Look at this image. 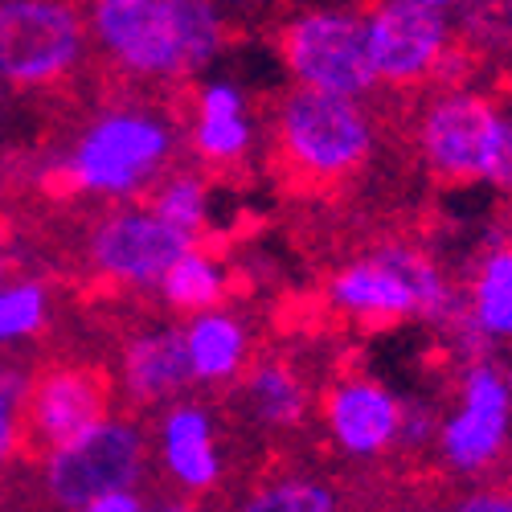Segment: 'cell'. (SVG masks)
Returning <instances> with one entry per match:
<instances>
[{
  "instance_id": "2",
  "label": "cell",
  "mask_w": 512,
  "mask_h": 512,
  "mask_svg": "<svg viewBox=\"0 0 512 512\" xmlns=\"http://www.w3.org/2000/svg\"><path fill=\"white\" fill-rule=\"evenodd\" d=\"M119 410L115 365L91 340L54 332L37 353L17 406V463L41 472Z\"/></svg>"
},
{
  "instance_id": "13",
  "label": "cell",
  "mask_w": 512,
  "mask_h": 512,
  "mask_svg": "<svg viewBox=\"0 0 512 512\" xmlns=\"http://www.w3.org/2000/svg\"><path fill=\"white\" fill-rule=\"evenodd\" d=\"M320 295L345 336L349 332H361V336L394 332L398 324L418 316V300H414L410 283L398 275V267L386 254H377V250L361 254L349 267H340Z\"/></svg>"
},
{
  "instance_id": "26",
  "label": "cell",
  "mask_w": 512,
  "mask_h": 512,
  "mask_svg": "<svg viewBox=\"0 0 512 512\" xmlns=\"http://www.w3.org/2000/svg\"><path fill=\"white\" fill-rule=\"evenodd\" d=\"M414 5H426V9H443V5H455V0H414Z\"/></svg>"
},
{
  "instance_id": "6",
  "label": "cell",
  "mask_w": 512,
  "mask_h": 512,
  "mask_svg": "<svg viewBox=\"0 0 512 512\" xmlns=\"http://www.w3.org/2000/svg\"><path fill=\"white\" fill-rule=\"evenodd\" d=\"M91 58L136 82H189L181 29L164 0H87Z\"/></svg>"
},
{
  "instance_id": "14",
  "label": "cell",
  "mask_w": 512,
  "mask_h": 512,
  "mask_svg": "<svg viewBox=\"0 0 512 512\" xmlns=\"http://www.w3.org/2000/svg\"><path fill=\"white\" fill-rule=\"evenodd\" d=\"M189 156L197 173L209 181L242 185L250 177V123L242 115V95L226 82L205 87L197 95L193 127H189Z\"/></svg>"
},
{
  "instance_id": "17",
  "label": "cell",
  "mask_w": 512,
  "mask_h": 512,
  "mask_svg": "<svg viewBox=\"0 0 512 512\" xmlns=\"http://www.w3.org/2000/svg\"><path fill=\"white\" fill-rule=\"evenodd\" d=\"M459 37L492 66L512 62V0H455Z\"/></svg>"
},
{
  "instance_id": "12",
  "label": "cell",
  "mask_w": 512,
  "mask_h": 512,
  "mask_svg": "<svg viewBox=\"0 0 512 512\" xmlns=\"http://www.w3.org/2000/svg\"><path fill=\"white\" fill-rule=\"evenodd\" d=\"M111 365L119 381L115 418H148L160 406L177 402L193 381L181 328H148V324L132 328L127 336H119Z\"/></svg>"
},
{
  "instance_id": "9",
  "label": "cell",
  "mask_w": 512,
  "mask_h": 512,
  "mask_svg": "<svg viewBox=\"0 0 512 512\" xmlns=\"http://www.w3.org/2000/svg\"><path fill=\"white\" fill-rule=\"evenodd\" d=\"M496 132V107L480 91H447L426 103L418 119V152L439 189L484 181L488 148Z\"/></svg>"
},
{
  "instance_id": "10",
  "label": "cell",
  "mask_w": 512,
  "mask_h": 512,
  "mask_svg": "<svg viewBox=\"0 0 512 512\" xmlns=\"http://www.w3.org/2000/svg\"><path fill=\"white\" fill-rule=\"evenodd\" d=\"M451 25L439 9L414 5V0H381L365 17V41L373 74L402 91H431L439 58L451 46Z\"/></svg>"
},
{
  "instance_id": "16",
  "label": "cell",
  "mask_w": 512,
  "mask_h": 512,
  "mask_svg": "<svg viewBox=\"0 0 512 512\" xmlns=\"http://www.w3.org/2000/svg\"><path fill=\"white\" fill-rule=\"evenodd\" d=\"M160 304L173 316H197V312H218L230 304V279L218 271V263L205 250H189L160 275Z\"/></svg>"
},
{
  "instance_id": "20",
  "label": "cell",
  "mask_w": 512,
  "mask_h": 512,
  "mask_svg": "<svg viewBox=\"0 0 512 512\" xmlns=\"http://www.w3.org/2000/svg\"><path fill=\"white\" fill-rule=\"evenodd\" d=\"M46 312H50V295L41 279L5 287L0 291V340L46 332Z\"/></svg>"
},
{
  "instance_id": "4",
  "label": "cell",
  "mask_w": 512,
  "mask_h": 512,
  "mask_svg": "<svg viewBox=\"0 0 512 512\" xmlns=\"http://www.w3.org/2000/svg\"><path fill=\"white\" fill-rule=\"evenodd\" d=\"M316 418L324 422V447L340 463L377 467L398 439L402 402L365 373V353L345 340L320 377Z\"/></svg>"
},
{
  "instance_id": "15",
  "label": "cell",
  "mask_w": 512,
  "mask_h": 512,
  "mask_svg": "<svg viewBox=\"0 0 512 512\" xmlns=\"http://www.w3.org/2000/svg\"><path fill=\"white\" fill-rule=\"evenodd\" d=\"M185 349H189V365H193V381H209V386H222L230 381L246 353H250V332L238 316L230 312H205L189 324L185 332Z\"/></svg>"
},
{
  "instance_id": "5",
  "label": "cell",
  "mask_w": 512,
  "mask_h": 512,
  "mask_svg": "<svg viewBox=\"0 0 512 512\" xmlns=\"http://www.w3.org/2000/svg\"><path fill=\"white\" fill-rule=\"evenodd\" d=\"M152 472L148 418H111L41 467V508L78 512L111 492L144 488Z\"/></svg>"
},
{
  "instance_id": "18",
  "label": "cell",
  "mask_w": 512,
  "mask_h": 512,
  "mask_svg": "<svg viewBox=\"0 0 512 512\" xmlns=\"http://www.w3.org/2000/svg\"><path fill=\"white\" fill-rule=\"evenodd\" d=\"M164 5H168V13H173V21L181 29L185 66L193 74L197 66H205L213 54L226 46L230 29H226V21H222V13H218L213 0H164Z\"/></svg>"
},
{
  "instance_id": "3",
  "label": "cell",
  "mask_w": 512,
  "mask_h": 512,
  "mask_svg": "<svg viewBox=\"0 0 512 512\" xmlns=\"http://www.w3.org/2000/svg\"><path fill=\"white\" fill-rule=\"evenodd\" d=\"M87 66V0H0V82L41 99L78 82Z\"/></svg>"
},
{
  "instance_id": "19",
  "label": "cell",
  "mask_w": 512,
  "mask_h": 512,
  "mask_svg": "<svg viewBox=\"0 0 512 512\" xmlns=\"http://www.w3.org/2000/svg\"><path fill=\"white\" fill-rule=\"evenodd\" d=\"M426 512H512V484L500 476L459 480L451 476L426 504Z\"/></svg>"
},
{
  "instance_id": "25",
  "label": "cell",
  "mask_w": 512,
  "mask_h": 512,
  "mask_svg": "<svg viewBox=\"0 0 512 512\" xmlns=\"http://www.w3.org/2000/svg\"><path fill=\"white\" fill-rule=\"evenodd\" d=\"M496 242H512V209H508V222L500 226V234H496Z\"/></svg>"
},
{
  "instance_id": "27",
  "label": "cell",
  "mask_w": 512,
  "mask_h": 512,
  "mask_svg": "<svg viewBox=\"0 0 512 512\" xmlns=\"http://www.w3.org/2000/svg\"><path fill=\"white\" fill-rule=\"evenodd\" d=\"M508 402H512V369H508Z\"/></svg>"
},
{
  "instance_id": "24",
  "label": "cell",
  "mask_w": 512,
  "mask_h": 512,
  "mask_svg": "<svg viewBox=\"0 0 512 512\" xmlns=\"http://www.w3.org/2000/svg\"><path fill=\"white\" fill-rule=\"evenodd\" d=\"M213 5H226V9H267L275 0H213Z\"/></svg>"
},
{
  "instance_id": "23",
  "label": "cell",
  "mask_w": 512,
  "mask_h": 512,
  "mask_svg": "<svg viewBox=\"0 0 512 512\" xmlns=\"http://www.w3.org/2000/svg\"><path fill=\"white\" fill-rule=\"evenodd\" d=\"M5 246H13V222L0 213V275L9 271V254H5Z\"/></svg>"
},
{
  "instance_id": "1",
  "label": "cell",
  "mask_w": 512,
  "mask_h": 512,
  "mask_svg": "<svg viewBox=\"0 0 512 512\" xmlns=\"http://www.w3.org/2000/svg\"><path fill=\"white\" fill-rule=\"evenodd\" d=\"M271 181L295 201H340L369 181L377 156L373 115L357 99L291 87L263 107Z\"/></svg>"
},
{
  "instance_id": "21",
  "label": "cell",
  "mask_w": 512,
  "mask_h": 512,
  "mask_svg": "<svg viewBox=\"0 0 512 512\" xmlns=\"http://www.w3.org/2000/svg\"><path fill=\"white\" fill-rule=\"evenodd\" d=\"M484 181L512 193V111H504V115L496 111V132H492V148H488Z\"/></svg>"
},
{
  "instance_id": "22",
  "label": "cell",
  "mask_w": 512,
  "mask_h": 512,
  "mask_svg": "<svg viewBox=\"0 0 512 512\" xmlns=\"http://www.w3.org/2000/svg\"><path fill=\"white\" fill-rule=\"evenodd\" d=\"M78 512H144V496L111 492V496H99V500H91V504H82Z\"/></svg>"
},
{
  "instance_id": "11",
  "label": "cell",
  "mask_w": 512,
  "mask_h": 512,
  "mask_svg": "<svg viewBox=\"0 0 512 512\" xmlns=\"http://www.w3.org/2000/svg\"><path fill=\"white\" fill-rule=\"evenodd\" d=\"M439 455L459 480H484L508 455V390L488 361L467 369L459 414L443 422Z\"/></svg>"
},
{
  "instance_id": "8",
  "label": "cell",
  "mask_w": 512,
  "mask_h": 512,
  "mask_svg": "<svg viewBox=\"0 0 512 512\" xmlns=\"http://www.w3.org/2000/svg\"><path fill=\"white\" fill-rule=\"evenodd\" d=\"M275 41L295 87L336 99H357L377 87L365 21L353 13H304L287 21Z\"/></svg>"
},
{
  "instance_id": "7",
  "label": "cell",
  "mask_w": 512,
  "mask_h": 512,
  "mask_svg": "<svg viewBox=\"0 0 512 512\" xmlns=\"http://www.w3.org/2000/svg\"><path fill=\"white\" fill-rule=\"evenodd\" d=\"M152 426V472L144 492L168 504H213L230 500L222 480L218 455V426L205 402L177 398L148 414Z\"/></svg>"
}]
</instances>
